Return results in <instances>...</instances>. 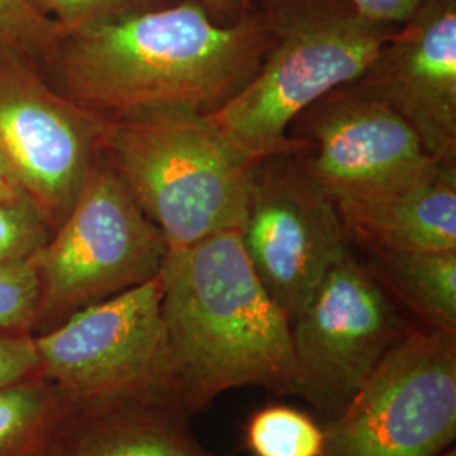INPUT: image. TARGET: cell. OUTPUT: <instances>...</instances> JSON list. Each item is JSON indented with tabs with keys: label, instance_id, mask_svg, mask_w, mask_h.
<instances>
[{
	"label": "cell",
	"instance_id": "6da1fadb",
	"mask_svg": "<svg viewBox=\"0 0 456 456\" xmlns=\"http://www.w3.org/2000/svg\"><path fill=\"white\" fill-rule=\"evenodd\" d=\"M240 2V14L228 24L200 0H180L63 31L37 69L56 94L100 120L212 115L256 77L273 43L257 11Z\"/></svg>",
	"mask_w": 456,
	"mask_h": 456
},
{
	"label": "cell",
	"instance_id": "9a60e30c",
	"mask_svg": "<svg viewBox=\"0 0 456 456\" xmlns=\"http://www.w3.org/2000/svg\"><path fill=\"white\" fill-rule=\"evenodd\" d=\"M370 271L424 325L456 333V250H369Z\"/></svg>",
	"mask_w": 456,
	"mask_h": 456
},
{
	"label": "cell",
	"instance_id": "603a6c76",
	"mask_svg": "<svg viewBox=\"0 0 456 456\" xmlns=\"http://www.w3.org/2000/svg\"><path fill=\"white\" fill-rule=\"evenodd\" d=\"M362 14L379 22L403 24L421 0H350Z\"/></svg>",
	"mask_w": 456,
	"mask_h": 456
},
{
	"label": "cell",
	"instance_id": "d4e9b609",
	"mask_svg": "<svg viewBox=\"0 0 456 456\" xmlns=\"http://www.w3.org/2000/svg\"><path fill=\"white\" fill-rule=\"evenodd\" d=\"M200 2L222 24H228V22L235 20L242 9L240 0H200Z\"/></svg>",
	"mask_w": 456,
	"mask_h": 456
},
{
	"label": "cell",
	"instance_id": "30bf717a",
	"mask_svg": "<svg viewBox=\"0 0 456 456\" xmlns=\"http://www.w3.org/2000/svg\"><path fill=\"white\" fill-rule=\"evenodd\" d=\"M102 120L56 94L37 66L0 46V154L54 232L98 154Z\"/></svg>",
	"mask_w": 456,
	"mask_h": 456
},
{
	"label": "cell",
	"instance_id": "484cf974",
	"mask_svg": "<svg viewBox=\"0 0 456 456\" xmlns=\"http://www.w3.org/2000/svg\"><path fill=\"white\" fill-rule=\"evenodd\" d=\"M438 456H456L455 446H452V448H448V450H446V452H443V453H441V455H438Z\"/></svg>",
	"mask_w": 456,
	"mask_h": 456
},
{
	"label": "cell",
	"instance_id": "4fadbf2b",
	"mask_svg": "<svg viewBox=\"0 0 456 456\" xmlns=\"http://www.w3.org/2000/svg\"><path fill=\"white\" fill-rule=\"evenodd\" d=\"M367 250H456V164L433 159L365 195L335 203Z\"/></svg>",
	"mask_w": 456,
	"mask_h": 456
},
{
	"label": "cell",
	"instance_id": "5bb4252c",
	"mask_svg": "<svg viewBox=\"0 0 456 456\" xmlns=\"http://www.w3.org/2000/svg\"><path fill=\"white\" fill-rule=\"evenodd\" d=\"M175 411L132 406L73 412L49 456H200L175 424Z\"/></svg>",
	"mask_w": 456,
	"mask_h": 456
},
{
	"label": "cell",
	"instance_id": "2e32d148",
	"mask_svg": "<svg viewBox=\"0 0 456 456\" xmlns=\"http://www.w3.org/2000/svg\"><path fill=\"white\" fill-rule=\"evenodd\" d=\"M73 416L45 375L0 387V456H49Z\"/></svg>",
	"mask_w": 456,
	"mask_h": 456
},
{
	"label": "cell",
	"instance_id": "ac0fdd59",
	"mask_svg": "<svg viewBox=\"0 0 456 456\" xmlns=\"http://www.w3.org/2000/svg\"><path fill=\"white\" fill-rule=\"evenodd\" d=\"M34 12L56 22L63 31H77L122 17L141 14L180 0H22Z\"/></svg>",
	"mask_w": 456,
	"mask_h": 456
},
{
	"label": "cell",
	"instance_id": "8992f818",
	"mask_svg": "<svg viewBox=\"0 0 456 456\" xmlns=\"http://www.w3.org/2000/svg\"><path fill=\"white\" fill-rule=\"evenodd\" d=\"M167 252L163 232L98 152L71 212L31 259L39 294L34 335L152 281Z\"/></svg>",
	"mask_w": 456,
	"mask_h": 456
},
{
	"label": "cell",
	"instance_id": "ba28073f",
	"mask_svg": "<svg viewBox=\"0 0 456 456\" xmlns=\"http://www.w3.org/2000/svg\"><path fill=\"white\" fill-rule=\"evenodd\" d=\"M406 331L391 294L348 250L291 323L294 392L337 419Z\"/></svg>",
	"mask_w": 456,
	"mask_h": 456
},
{
	"label": "cell",
	"instance_id": "7c38bea8",
	"mask_svg": "<svg viewBox=\"0 0 456 456\" xmlns=\"http://www.w3.org/2000/svg\"><path fill=\"white\" fill-rule=\"evenodd\" d=\"M345 86L387 105L431 158L456 163V0H421Z\"/></svg>",
	"mask_w": 456,
	"mask_h": 456
},
{
	"label": "cell",
	"instance_id": "cb8c5ba5",
	"mask_svg": "<svg viewBox=\"0 0 456 456\" xmlns=\"http://www.w3.org/2000/svg\"><path fill=\"white\" fill-rule=\"evenodd\" d=\"M0 201H31L2 154H0Z\"/></svg>",
	"mask_w": 456,
	"mask_h": 456
},
{
	"label": "cell",
	"instance_id": "7402d4cb",
	"mask_svg": "<svg viewBox=\"0 0 456 456\" xmlns=\"http://www.w3.org/2000/svg\"><path fill=\"white\" fill-rule=\"evenodd\" d=\"M41 374L34 335L0 333V387Z\"/></svg>",
	"mask_w": 456,
	"mask_h": 456
},
{
	"label": "cell",
	"instance_id": "52a82bcc",
	"mask_svg": "<svg viewBox=\"0 0 456 456\" xmlns=\"http://www.w3.org/2000/svg\"><path fill=\"white\" fill-rule=\"evenodd\" d=\"M456 438V333L406 331L326 433L328 456H438Z\"/></svg>",
	"mask_w": 456,
	"mask_h": 456
},
{
	"label": "cell",
	"instance_id": "ffe728a7",
	"mask_svg": "<svg viewBox=\"0 0 456 456\" xmlns=\"http://www.w3.org/2000/svg\"><path fill=\"white\" fill-rule=\"evenodd\" d=\"M37 279L29 261L0 265V333L34 335Z\"/></svg>",
	"mask_w": 456,
	"mask_h": 456
},
{
	"label": "cell",
	"instance_id": "277c9868",
	"mask_svg": "<svg viewBox=\"0 0 456 456\" xmlns=\"http://www.w3.org/2000/svg\"><path fill=\"white\" fill-rule=\"evenodd\" d=\"M98 152L163 232L169 252L242 227L261 163L210 115L193 112L102 120Z\"/></svg>",
	"mask_w": 456,
	"mask_h": 456
},
{
	"label": "cell",
	"instance_id": "5b68a950",
	"mask_svg": "<svg viewBox=\"0 0 456 456\" xmlns=\"http://www.w3.org/2000/svg\"><path fill=\"white\" fill-rule=\"evenodd\" d=\"M161 303L158 276L34 335L39 372L73 412L183 408Z\"/></svg>",
	"mask_w": 456,
	"mask_h": 456
},
{
	"label": "cell",
	"instance_id": "9c48e42d",
	"mask_svg": "<svg viewBox=\"0 0 456 456\" xmlns=\"http://www.w3.org/2000/svg\"><path fill=\"white\" fill-rule=\"evenodd\" d=\"M240 240L252 269L289 323L328 269L350 250L335 203L294 154L257 164Z\"/></svg>",
	"mask_w": 456,
	"mask_h": 456
},
{
	"label": "cell",
	"instance_id": "e0dca14e",
	"mask_svg": "<svg viewBox=\"0 0 456 456\" xmlns=\"http://www.w3.org/2000/svg\"><path fill=\"white\" fill-rule=\"evenodd\" d=\"M247 444L256 456H323L326 433L306 414L273 406L250 419Z\"/></svg>",
	"mask_w": 456,
	"mask_h": 456
},
{
	"label": "cell",
	"instance_id": "44dd1931",
	"mask_svg": "<svg viewBox=\"0 0 456 456\" xmlns=\"http://www.w3.org/2000/svg\"><path fill=\"white\" fill-rule=\"evenodd\" d=\"M51 233L31 201H0V265L33 259Z\"/></svg>",
	"mask_w": 456,
	"mask_h": 456
},
{
	"label": "cell",
	"instance_id": "7a4b0ae2",
	"mask_svg": "<svg viewBox=\"0 0 456 456\" xmlns=\"http://www.w3.org/2000/svg\"><path fill=\"white\" fill-rule=\"evenodd\" d=\"M159 277L183 408L242 386L296 391L291 323L252 269L240 228L167 252Z\"/></svg>",
	"mask_w": 456,
	"mask_h": 456
},
{
	"label": "cell",
	"instance_id": "8fae6325",
	"mask_svg": "<svg viewBox=\"0 0 456 456\" xmlns=\"http://www.w3.org/2000/svg\"><path fill=\"white\" fill-rule=\"evenodd\" d=\"M289 137L303 171L333 203L365 195L433 161L387 105L340 86L296 117Z\"/></svg>",
	"mask_w": 456,
	"mask_h": 456
},
{
	"label": "cell",
	"instance_id": "d6986e66",
	"mask_svg": "<svg viewBox=\"0 0 456 456\" xmlns=\"http://www.w3.org/2000/svg\"><path fill=\"white\" fill-rule=\"evenodd\" d=\"M63 29L39 16L22 0H0V46L11 49L34 66L43 65Z\"/></svg>",
	"mask_w": 456,
	"mask_h": 456
},
{
	"label": "cell",
	"instance_id": "3957f363",
	"mask_svg": "<svg viewBox=\"0 0 456 456\" xmlns=\"http://www.w3.org/2000/svg\"><path fill=\"white\" fill-rule=\"evenodd\" d=\"M273 43L256 77L210 115L252 159L297 154L296 117L372 65L399 24L362 14L350 0H247Z\"/></svg>",
	"mask_w": 456,
	"mask_h": 456
}]
</instances>
